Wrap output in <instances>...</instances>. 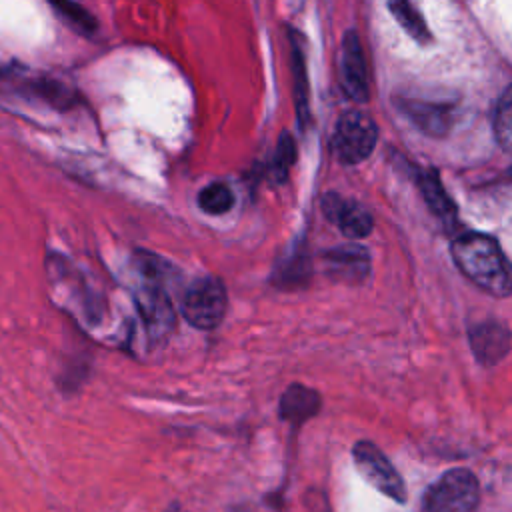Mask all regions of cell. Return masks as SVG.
Masks as SVG:
<instances>
[{
    "label": "cell",
    "mask_w": 512,
    "mask_h": 512,
    "mask_svg": "<svg viewBox=\"0 0 512 512\" xmlns=\"http://www.w3.org/2000/svg\"><path fill=\"white\" fill-rule=\"evenodd\" d=\"M452 258L460 272L492 296L512 294V264L498 240L484 232H464L452 242Z\"/></svg>",
    "instance_id": "6da1fadb"
},
{
    "label": "cell",
    "mask_w": 512,
    "mask_h": 512,
    "mask_svg": "<svg viewBox=\"0 0 512 512\" xmlns=\"http://www.w3.org/2000/svg\"><path fill=\"white\" fill-rule=\"evenodd\" d=\"M480 484L468 468L446 470L434 480L422 498V512H476Z\"/></svg>",
    "instance_id": "7a4b0ae2"
},
{
    "label": "cell",
    "mask_w": 512,
    "mask_h": 512,
    "mask_svg": "<svg viewBox=\"0 0 512 512\" xmlns=\"http://www.w3.org/2000/svg\"><path fill=\"white\" fill-rule=\"evenodd\" d=\"M378 126L372 116L360 110L344 112L332 130L330 148L342 164H360L376 148Z\"/></svg>",
    "instance_id": "3957f363"
},
{
    "label": "cell",
    "mask_w": 512,
    "mask_h": 512,
    "mask_svg": "<svg viewBox=\"0 0 512 512\" xmlns=\"http://www.w3.org/2000/svg\"><path fill=\"white\" fill-rule=\"evenodd\" d=\"M352 460L358 474L380 494L394 500L396 504H404L408 500L404 478L376 444L368 440L356 442L352 446Z\"/></svg>",
    "instance_id": "277c9868"
},
{
    "label": "cell",
    "mask_w": 512,
    "mask_h": 512,
    "mask_svg": "<svg viewBox=\"0 0 512 512\" xmlns=\"http://www.w3.org/2000/svg\"><path fill=\"white\" fill-rule=\"evenodd\" d=\"M228 310V294L224 284L214 276H204L190 284L182 298V314L186 322L198 330L216 328Z\"/></svg>",
    "instance_id": "5b68a950"
},
{
    "label": "cell",
    "mask_w": 512,
    "mask_h": 512,
    "mask_svg": "<svg viewBox=\"0 0 512 512\" xmlns=\"http://www.w3.org/2000/svg\"><path fill=\"white\" fill-rule=\"evenodd\" d=\"M396 106L422 132L430 136H444L452 126L454 104L448 98L428 96H396Z\"/></svg>",
    "instance_id": "8992f818"
},
{
    "label": "cell",
    "mask_w": 512,
    "mask_h": 512,
    "mask_svg": "<svg viewBox=\"0 0 512 512\" xmlns=\"http://www.w3.org/2000/svg\"><path fill=\"white\" fill-rule=\"evenodd\" d=\"M340 86L348 98L356 102L368 100V70L366 58L362 52V42L354 30H348L342 38L340 56Z\"/></svg>",
    "instance_id": "52a82bcc"
},
{
    "label": "cell",
    "mask_w": 512,
    "mask_h": 512,
    "mask_svg": "<svg viewBox=\"0 0 512 512\" xmlns=\"http://www.w3.org/2000/svg\"><path fill=\"white\" fill-rule=\"evenodd\" d=\"M322 208L324 214L336 222L340 232L350 240L366 238L374 228L372 214L356 200H344L338 194H326Z\"/></svg>",
    "instance_id": "ba28073f"
},
{
    "label": "cell",
    "mask_w": 512,
    "mask_h": 512,
    "mask_svg": "<svg viewBox=\"0 0 512 512\" xmlns=\"http://www.w3.org/2000/svg\"><path fill=\"white\" fill-rule=\"evenodd\" d=\"M326 274L338 282L360 284L366 280L370 272V256L368 250L360 244H344L324 252Z\"/></svg>",
    "instance_id": "9c48e42d"
},
{
    "label": "cell",
    "mask_w": 512,
    "mask_h": 512,
    "mask_svg": "<svg viewBox=\"0 0 512 512\" xmlns=\"http://www.w3.org/2000/svg\"><path fill=\"white\" fill-rule=\"evenodd\" d=\"M468 340H470V348H472L476 360L482 366L498 364L508 354L510 344H512L508 328L494 320L480 322V324L472 326L468 332Z\"/></svg>",
    "instance_id": "30bf717a"
},
{
    "label": "cell",
    "mask_w": 512,
    "mask_h": 512,
    "mask_svg": "<svg viewBox=\"0 0 512 512\" xmlns=\"http://www.w3.org/2000/svg\"><path fill=\"white\" fill-rule=\"evenodd\" d=\"M322 406L320 394L304 384H290L280 396L278 414L282 420L298 426L318 414Z\"/></svg>",
    "instance_id": "8fae6325"
},
{
    "label": "cell",
    "mask_w": 512,
    "mask_h": 512,
    "mask_svg": "<svg viewBox=\"0 0 512 512\" xmlns=\"http://www.w3.org/2000/svg\"><path fill=\"white\" fill-rule=\"evenodd\" d=\"M140 312L148 326V332L154 338H162L168 334V328L174 324V314L170 306V298L162 292L158 284H152L140 296Z\"/></svg>",
    "instance_id": "7c38bea8"
},
{
    "label": "cell",
    "mask_w": 512,
    "mask_h": 512,
    "mask_svg": "<svg viewBox=\"0 0 512 512\" xmlns=\"http://www.w3.org/2000/svg\"><path fill=\"white\" fill-rule=\"evenodd\" d=\"M418 188L428 204V208L444 218V220H454L456 216V204L452 202V198L446 194L440 178H438V172L434 168H426V170H420L418 172Z\"/></svg>",
    "instance_id": "4fadbf2b"
},
{
    "label": "cell",
    "mask_w": 512,
    "mask_h": 512,
    "mask_svg": "<svg viewBox=\"0 0 512 512\" xmlns=\"http://www.w3.org/2000/svg\"><path fill=\"white\" fill-rule=\"evenodd\" d=\"M388 10L392 12L394 20L400 24V28L418 44H430L432 42V34L428 30L426 20L422 18V14L406 0H396L388 4Z\"/></svg>",
    "instance_id": "5bb4252c"
},
{
    "label": "cell",
    "mask_w": 512,
    "mask_h": 512,
    "mask_svg": "<svg viewBox=\"0 0 512 512\" xmlns=\"http://www.w3.org/2000/svg\"><path fill=\"white\" fill-rule=\"evenodd\" d=\"M292 70H294V102L298 122L304 128L308 124V80H306V64L304 54L298 44H292Z\"/></svg>",
    "instance_id": "9a60e30c"
},
{
    "label": "cell",
    "mask_w": 512,
    "mask_h": 512,
    "mask_svg": "<svg viewBox=\"0 0 512 512\" xmlns=\"http://www.w3.org/2000/svg\"><path fill=\"white\" fill-rule=\"evenodd\" d=\"M234 204V194L224 182H212L198 192V206L202 212L220 216L226 214Z\"/></svg>",
    "instance_id": "2e32d148"
},
{
    "label": "cell",
    "mask_w": 512,
    "mask_h": 512,
    "mask_svg": "<svg viewBox=\"0 0 512 512\" xmlns=\"http://www.w3.org/2000/svg\"><path fill=\"white\" fill-rule=\"evenodd\" d=\"M494 136L498 144L512 154V84L502 92L494 110Z\"/></svg>",
    "instance_id": "e0dca14e"
},
{
    "label": "cell",
    "mask_w": 512,
    "mask_h": 512,
    "mask_svg": "<svg viewBox=\"0 0 512 512\" xmlns=\"http://www.w3.org/2000/svg\"><path fill=\"white\" fill-rule=\"evenodd\" d=\"M296 160V144L290 132H282L278 138L276 152L270 162V174L276 182H284Z\"/></svg>",
    "instance_id": "ac0fdd59"
},
{
    "label": "cell",
    "mask_w": 512,
    "mask_h": 512,
    "mask_svg": "<svg viewBox=\"0 0 512 512\" xmlns=\"http://www.w3.org/2000/svg\"><path fill=\"white\" fill-rule=\"evenodd\" d=\"M52 8L60 14V18H64L72 28L84 32V34H92L96 30V20L94 16L80 4L74 2H54Z\"/></svg>",
    "instance_id": "d6986e66"
},
{
    "label": "cell",
    "mask_w": 512,
    "mask_h": 512,
    "mask_svg": "<svg viewBox=\"0 0 512 512\" xmlns=\"http://www.w3.org/2000/svg\"><path fill=\"white\" fill-rule=\"evenodd\" d=\"M304 262H306L304 254H292L290 260H288L282 268L276 270L278 284H280V282H282V284H294V282H298L302 276H306L308 272H306V268H304Z\"/></svg>",
    "instance_id": "ffe728a7"
},
{
    "label": "cell",
    "mask_w": 512,
    "mask_h": 512,
    "mask_svg": "<svg viewBox=\"0 0 512 512\" xmlns=\"http://www.w3.org/2000/svg\"><path fill=\"white\" fill-rule=\"evenodd\" d=\"M166 512H180V506L174 502V504H172V506H170Z\"/></svg>",
    "instance_id": "44dd1931"
},
{
    "label": "cell",
    "mask_w": 512,
    "mask_h": 512,
    "mask_svg": "<svg viewBox=\"0 0 512 512\" xmlns=\"http://www.w3.org/2000/svg\"><path fill=\"white\" fill-rule=\"evenodd\" d=\"M510 174H512V168H510Z\"/></svg>",
    "instance_id": "7402d4cb"
}]
</instances>
